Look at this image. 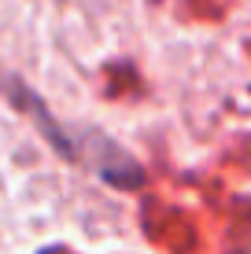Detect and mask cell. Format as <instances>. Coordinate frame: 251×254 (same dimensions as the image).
<instances>
[{"label":"cell","mask_w":251,"mask_h":254,"mask_svg":"<svg viewBox=\"0 0 251 254\" xmlns=\"http://www.w3.org/2000/svg\"><path fill=\"white\" fill-rule=\"evenodd\" d=\"M7 100L22 111L26 118L37 126V133L48 140V147L59 155L63 162L71 166H85L92 170L100 181H107L111 188H122V191H133L144 185V166L126 151L122 144H115L111 136L96 133V129H71V126H59L56 118L48 115L45 100H41L33 89H26L22 81H7L4 85Z\"/></svg>","instance_id":"cell-1"}]
</instances>
